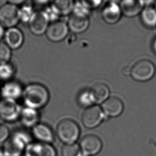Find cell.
I'll list each match as a JSON object with an SVG mask.
<instances>
[{
	"instance_id": "obj_18",
	"label": "cell",
	"mask_w": 156,
	"mask_h": 156,
	"mask_svg": "<svg viewBox=\"0 0 156 156\" xmlns=\"http://www.w3.org/2000/svg\"><path fill=\"white\" fill-rule=\"evenodd\" d=\"M89 25L88 17H81L72 14L68 20L69 29L75 34H79L86 31Z\"/></svg>"
},
{
	"instance_id": "obj_34",
	"label": "cell",
	"mask_w": 156,
	"mask_h": 156,
	"mask_svg": "<svg viewBox=\"0 0 156 156\" xmlns=\"http://www.w3.org/2000/svg\"><path fill=\"white\" fill-rule=\"evenodd\" d=\"M5 32H4V28L0 24V39L4 36Z\"/></svg>"
},
{
	"instance_id": "obj_4",
	"label": "cell",
	"mask_w": 156,
	"mask_h": 156,
	"mask_svg": "<svg viewBox=\"0 0 156 156\" xmlns=\"http://www.w3.org/2000/svg\"><path fill=\"white\" fill-rule=\"evenodd\" d=\"M156 72L154 64L148 60H141L137 62L132 68L131 75L134 80L146 82L154 77Z\"/></svg>"
},
{
	"instance_id": "obj_35",
	"label": "cell",
	"mask_w": 156,
	"mask_h": 156,
	"mask_svg": "<svg viewBox=\"0 0 156 156\" xmlns=\"http://www.w3.org/2000/svg\"><path fill=\"white\" fill-rule=\"evenodd\" d=\"M36 4L38 5H46L48 3L49 1H35Z\"/></svg>"
},
{
	"instance_id": "obj_26",
	"label": "cell",
	"mask_w": 156,
	"mask_h": 156,
	"mask_svg": "<svg viewBox=\"0 0 156 156\" xmlns=\"http://www.w3.org/2000/svg\"><path fill=\"white\" fill-rule=\"evenodd\" d=\"M78 102L82 107H89L94 102L93 95L89 90H85L80 93L78 97Z\"/></svg>"
},
{
	"instance_id": "obj_9",
	"label": "cell",
	"mask_w": 156,
	"mask_h": 156,
	"mask_svg": "<svg viewBox=\"0 0 156 156\" xmlns=\"http://www.w3.org/2000/svg\"><path fill=\"white\" fill-rule=\"evenodd\" d=\"M24 156H57L55 147L51 144L40 142H31L26 148Z\"/></svg>"
},
{
	"instance_id": "obj_2",
	"label": "cell",
	"mask_w": 156,
	"mask_h": 156,
	"mask_svg": "<svg viewBox=\"0 0 156 156\" xmlns=\"http://www.w3.org/2000/svg\"><path fill=\"white\" fill-rule=\"evenodd\" d=\"M31 142L30 137L24 132H16L3 144V156H22L27 146Z\"/></svg>"
},
{
	"instance_id": "obj_1",
	"label": "cell",
	"mask_w": 156,
	"mask_h": 156,
	"mask_svg": "<svg viewBox=\"0 0 156 156\" xmlns=\"http://www.w3.org/2000/svg\"><path fill=\"white\" fill-rule=\"evenodd\" d=\"M48 89L43 85L32 83L24 89L23 93L24 104L26 107L38 110L46 105L49 100Z\"/></svg>"
},
{
	"instance_id": "obj_30",
	"label": "cell",
	"mask_w": 156,
	"mask_h": 156,
	"mask_svg": "<svg viewBox=\"0 0 156 156\" xmlns=\"http://www.w3.org/2000/svg\"><path fill=\"white\" fill-rule=\"evenodd\" d=\"M10 137L8 128L4 125L0 124V144H4Z\"/></svg>"
},
{
	"instance_id": "obj_33",
	"label": "cell",
	"mask_w": 156,
	"mask_h": 156,
	"mask_svg": "<svg viewBox=\"0 0 156 156\" xmlns=\"http://www.w3.org/2000/svg\"><path fill=\"white\" fill-rule=\"evenodd\" d=\"M8 2H9L10 4L17 6L18 5H20V4L23 3L25 2V1H8Z\"/></svg>"
},
{
	"instance_id": "obj_15",
	"label": "cell",
	"mask_w": 156,
	"mask_h": 156,
	"mask_svg": "<svg viewBox=\"0 0 156 156\" xmlns=\"http://www.w3.org/2000/svg\"><path fill=\"white\" fill-rule=\"evenodd\" d=\"M32 134L37 141L51 144L54 140V135L50 127L39 123L32 128Z\"/></svg>"
},
{
	"instance_id": "obj_14",
	"label": "cell",
	"mask_w": 156,
	"mask_h": 156,
	"mask_svg": "<svg viewBox=\"0 0 156 156\" xmlns=\"http://www.w3.org/2000/svg\"><path fill=\"white\" fill-rule=\"evenodd\" d=\"M102 109L106 116L116 117L122 113L124 105L119 98L112 97L104 102L102 105Z\"/></svg>"
},
{
	"instance_id": "obj_37",
	"label": "cell",
	"mask_w": 156,
	"mask_h": 156,
	"mask_svg": "<svg viewBox=\"0 0 156 156\" xmlns=\"http://www.w3.org/2000/svg\"><path fill=\"white\" fill-rule=\"evenodd\" d=\"M153 49L156 52V38L154 40V43H153Z\"/></svg>"
},
{
	"instance_id": "obj_11",
	"label": "cell",
	"mask_w": 156,
	"mask_h": 156,
	"mask_svg": "<svg viewBox=\"0 0 156 156\" xmlns=\"http://www.w3.org/2000/svg\"><path fill=\"white\" fill-rule=\"evenodd\" d=\"M69 30L68 23L58 20L49 25L46 34L49 40L53 42H59L68 36Z\"/></svg>"
},
{
	"instance_id": "obj_21",
	"label": "cell",
	"mask_w": 156,
	"mask_h": 156,
	"mask_svg": "<svg viewBox=\"0 0 156 156\" xmlns=\"http://www.w3.org/2000/svg\"><path fill=\"white\" fill-rule=\"evenodd\" d=\"M141 20L144 25L149 28L156 26V9L152 6L146 7L141 12Z\"/></svg>"
},
{
	"instance_id": "obj_25",
	"label": "cell",
	"mask_w": 156,
	"mask_h": 156,
	"mask_svg": "<svg viewBox=\"0 0 156 156\" xmlns=\"http://www.w3.org/2000/svg\"><path fill=\"white\" fill-rule=\"evenodd\" d=\"M34 12L33 7L31 4H24L21 8L19 9L20 21L24 23H28Z\"/></svg>"
},
{
	"instance_id": "obj_29",
	"label": "cell",
	"mask_w": 156,
	"mask_h": 156,
	"mask_svg": "<svg viewBox=\"0 0 156 156\" xmlns=\"http://www.w3.org/2000/svg\"><path fill=\"white\" fill-rule=\"evenodd\" d=\"M44 11L48 17L50 22L54 23L58 21V19H59V17L61 16L52 4L48 6Z\"/></svg>"
},
{
	"instance_id": "obj_6",
	"label": "cell",
	"mask_w": 156,
	"mask_h": 156,
	"mask_svg": "<svg viewBox=\"0 0 156 156\" xmlns=\"http://www.w3.org/2000/svg\"><path fill=\"white\" fill-rule=\"evenodd\" d=\"M20 21L19 9L8 2L0 8V24L4 28L15 27Z\"/></svg>"
},
{
	"instance_id": "obj_32",
	"label": "cell",
	"mask_w": 156,
	"mask_h": 156,
	"mask_svg": "<svg viewBox=\"0 0 156 156\" xmlns=\"http://www.w3.org/2000/svg\"><path fill=\"white\" fill-rule=\"evenodd\" d=\"M132 68L129 67V66H126L122 69V74L125 76H129L131 75Z\"/></svg>"
},
{
	"instance_id": "obj_16",
	"label": "cell",
	"mask_w": 156,
	"mask_h": 156,
	"mask_svg": "<svg viewBox=\"0 0 156 156\" xmlns=\"http://www.w3.org/2000/svg\"><path fill=\"white\" fill-rule=\"evenodd\" d=\"M6 44L11 49H17L23 44L24 37L20 30L16 27L10 28L7 30L4 35Z\"/></svg>"
},
{
	"instance_id": "obj_5",
	"label": "cell",
	"mask_w": 156,
	"mask_h": 156,
	"mask_svg": "<svg viewBox=\"0 0 156 156\" xmlns=\"http://www.w3.org/2000/svg\"><path fill=\"white\" fill-rule=\"evenodd\" d=\"M21 109L16 100L3 98L0 100V119L5 122H14L20 118Z\"/></svg>"
},
{
	"instance_id": "obj_17",
	"label": "cell",
	"mask_w": 156,
	"mask_h": 156,
	"mask_svg": "<svg viewBox=\"0 0 156 156\" xmlns=\"http://www.w3.org/2000/svg\"><path fill=\"white\" fill-rule=\"evenodd\" d=\"M19 118L24 126L27 128H33L39 124L40 115L38 110L26 107L21 110Z\"/></svg>"
},
{
	"instance_id": "obj_12",
	"label": "cell",
	"mask_w": 156,
	"mask_h": 156,
	"mask_svg": "<svg viewBox=\"0 0 156 156\" xmlns=\"http://www.w3.org/2000/svg\"><path fill=\"white\" fill-rule=\"evenodd\" d=\"M121 11L119 4L115 2H109L106 4L102 10V17L109 24H114L120 20Z\"/></svg>"
},
{
	"instance_id": "obj_23",
	"label": "cell",
	"mask_w": 156,
	"mask_h": 156,
	"mask_svg": "<svg viewBox=\"0 0 156 156\" xmlns=\"http://www.w3.org/2000/svg\"><path fill=\"white\" fill-rule=\"evenodd\" d=\"M15 74V69L10 63L0 64V80L9 81Z\"/></svg>"
},
{
	"instance_id": "obj_7",
	"label": "cell",
	"mask_w": 156,
	"mask_h": 156,
	"mask_svg": "<svg viewBox=\"0 0 156 156\" xmlns=\"http://www.w3.org/2000/svg\"><path fill=\"white\" fill-rule=\"evenodd\" d=\"M104 117V112L98 105H91L85 109L81 117V122L84 126L93 129L100 124Z\"/></svg>"
},
{
	"instance_id": "obj_19",
	"label": "cell",
	"mask_w": 156,
	"mask_h": 156,
	"mask_svg": "<svg viewBox=\"0 0 156 156\" xmlns=\"http://www.w3.org/2000/svg\"><path fill=\"white\" fill-rule=\"evenodd\" d=\"M120 9L124 16L133 17L138 15L143 7L141 1L126 0L121 1L119 4Z\"/></svg>"
},
{
	"instance_id": "obj_8",
	"label": "cell",
	"mask_w": 156,
	"mask_h": 156,
	"mask_svg": "<svg viewBox=\"0 0 156 156\" xmlns=\"http://www.w3.org/2000/svg\"><path fill=\"white\" fill-rule=\"evenodd\" d=\"M50 21L44 11L34 12L28 23L31 32L35 35L40 36L46 33Z\"/></svg>"
},
{
	"instance_id": "obj_27",
	"label": "cell",
	"mask_w": 156,
	"mask_h": 156,
	"mask_svg": "<svg viewBox=\"0 0 156 156\" xmlns=\"http://www.w3.org/2000/svg\"><path fill=\"white\" fill-rule=\"evenodd\" d=\"M11 54V49L6 43L0 42V64L9 62Z\"/></svg>"
},
{
	"instance_id": "obj_31",
	"label": "cell",
	"mask_w": 156,
	"mask_h": 156,
	"mask_svg": "<svg viewBox=\"0 0 156 156\" xmlns=\"http://www.w3.org/2000/svg\"><path fill=\"white\" fill-rule=\"evenodd\" d=\"M84 4L86 6L89 10L96 8L102 3L101 1H82Z\"/></svg>"
},
{
	"instance_id": "obj_28",
	"label": "cell",
	"mask_w": 156,
	"mask_h": 156,
	"mask_svg": "<svg viewBox=\"0 0 156 156\" xmlns=\"http://www.w3.org/2000/svg\"><path fill=\"white\" fill-rule=\"evenodd\" d=\"M90 10L87 8L82 1H77L74 4L73 9V15L81 17H88Z\"/></svg>"
},
{
	"instance_id": "obj_10",
	"label": "cell",
	"mask_w": 156,
	"mask_h": 156,
	"mask_svg": "<svg viewBox=\"0 0 156 156\" xmlns=\"http://www.w3.org/2000/svg\"><path fill=\"white\" fill-rule=\"evenodd\" d=\"M79 146L82 154L86 156H92L98 154L101 151L102 143L97 136L89 134L82 138Z\"/></svg>"
},
{
	"instance_id": "obj_20",
	"label": "cell",
	"mask_w": 156,
	"mask_h": 156,
	"mask_svg": "<svg viewBox=\"0 0 156 156\" xmlns=\"http://www.w3.org/2000/svg\"><path fill=\"white\" fill-rule=\"evenodd\" d=\"M94 102L103 103L108 99L110 94V89L107 85L103 83H97L90 89Z\"/></svg>"
},
{
	"instance_id": "obj_13",
	"label": "cell",
	"mask_w": 156,
	"mask_h": 156,
	"mask_svg": "<svg viewBox=\"0 0 156 156\" xmlns=\"http://www.w3.org/2000/svg\"><path fill=\"white\" fill-rule=\"evenodd\" d=\"M24 90L18 82L9 80L4 83L1 89V94L4 99L16 100L23 95Z\"/></svg>"
},
{
	"instance_id": "obj_24",
	"label": "cell",
	"mask_w": 156,
	"mask_h": 156,
	"mask_svg": "<svg viewBox=\"0 0 156 156\" xmlns=\"http://www.w3.org/2000/svg\"><path fill=\"white\" fill-rule=\"evenodd\" d=\"M62 156H81L80 146L77 144H65L61 149Z\"/></svg>"
},
{
	"instance_id": "obj_22",
	"label": "cell",
	"mask_w": 156,
	"mask_h": 156,
	"mask_svg": "<svg viewBox=\"0 0 156 156\" xmlns=\"http://www.w3.org/2000/svg\"><path fill=\"white\" fill-rule=\"evenodd\" d=\"M74 2L71 0L55 1L52 4L60 16H66L72 12Z\"/></svg>"
},
{
	"instance_id": "obj_3",
	"label": "cell",
	"mask_w": 156,
	"mask_h": 156,
	"mask_svg": "<svg viewBox=\"0 0 156 156\" xmlns=\"http://www.w3.org/2000/svg\"><path fill=\"white\" fill-rule=\"evenodd\" d=\"M56 133L59 140L65 144H76L80 136V128L74 120L65 119L57 125Z\"/></svg>"
},
{
	"instance_id": "obj_36",
	"label": "cell",
	"mask_w": 156,
	"mask_h": 156,
	"mask_svg": "<svg viewBox=\"0 0 156 156\" xmlns=\"http://www.w3.org/2000/svg\"><path fill=\"white\" fill-rule=\"evenodd\" d=\"M8 2L4 0H0V8H1L2 6H4L5 4H6Z\"/></svg>"
}]
</instances>
